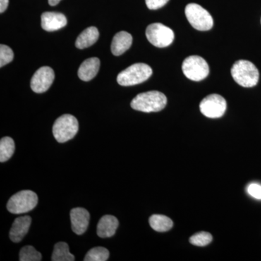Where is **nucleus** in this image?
I'll return each instance as SVG.
<instances>
[{
    "instance_id": "24",
    "label": "nucleus",
    "mask_w": 261,
    "mask_h": 261,
    "mask_svg": "<svg viewBox=\"0 0 261 261\" xmlns=\"http://www.w3.org/2000/svg\"><path fill=\"white\" fill-rule=\"evenodd\" d=\"M14 53L11 48L5 44L0 45V67L3 68L5 65L13 61Z\"/></svg>"
},
{
    "instance_id": "4",
    "label": "nucleus",
    "mask_w": 261,
    "mask_h": 261,
    "mask_svg": "<svg viewBox=\"0 0 261 261\" xmlns=\"http://www.w3.org/2000/svg\"><path fill=\"white\" fill-rule=\"evenodd\" d=\"M79 130V122L74 116L65 114L59 117L53 125V132L55 138L60 143L68 142L76 135Z\"/></svg>"
},
{
    "instance_id": "6",
    "label": "nucleus",
    "mask_w": 261,
    "mask_h": 261,
    "mask_svg": "<svg viewBox=\"0 0 261 261\" xmlns=\"http://www.w3.org/2000/svg\"><path fill=\"white\" fill-rule=\"evenodd\" d=\"M185 15L192 27L198 31H208L214 27V19L208 11L195 3L187 5Z\"/></svg>"
},
{
    "instance_id": "18",
    "label": "nucleus",
    "mask_w": 261,
    "mask_h": 261,
    "mask_svg": "<svg viewBox=\"0 0 261 261\" xmlns=\"http://www.w3.org/2000/svg\"><path fill=\"white\" fill-rule=\"evenodd\" d=\"M149 225L154 231L166 232L173 227L172 220L163 215H152L149 219Z\"/></svg>"
},
{
    "instance_id": "29",
    "label": "nucleus",
    "mask_w": 261,
    "mask_h": 261,
    "mask_svg": "<svg viewBox=\"0 0 261 261\" xmlns=\"http://www.w3.org/2000/svg\"><path fill=\"white\" fill-rule=\"evenodd\" d=\"M260 21H261V20H260Z\"/></svg>"
},
{
    "instance_id": "5",
    "label": "nucleus",
    "mask_w": 261,
    "mask_h": 261,
    "mask_svg": "<svg viewBox=\"0 0 261 261\" xmlns=\"http://www.w3.org/2000/svg\"><path fill=\"white\" fill-rule=\"evenodd\" d=\"M38 203V196L31 190H23L10 197L7 204L8 211L13 214H21L32 211Z\"/></svg>"
},
{
    "instance_id": "14",
    "label": "nucleus",
    "mask_w": 261,
    "mask_h": 261,
    "mask_svg": "<svg viewBox=\"0 0 261 261\" xmlns=\"http://www.w3.org/2000/svg\"><path fill=\"white\" fill-rule=\"evenodd\" d=\"M119 222L115 216L106 215L99 220L97 232L99 238H111L116 233Z\"/></svg>"
},
{
    "instance_id": "13",
    "label": "nucleus",
    "mask_w": 261,
    "mask_h": 261,
    "mask_svg": "<svg viewBox=\"0 0 261 261\" xmlns=\"http://www.w3.org/2000/svg\"><path fill=\"white\" fill-rule=\"evenodd\" d=\"M32 224V218L29 216L17 218L10 231V238L13 243H20L28 233Z\"/></svg>"
},
{
    "instance_id": "10",
    "label": "nucleus",
    "mask_w": 261,
    "mask_h": 261,
    "mask_svg": "<svg viewBox=\"0 0 261 261\" xmlns=\"http://www.w3.org/2000/svg\"><path fill=\"white\" fill-rule=\"evenodd\" d=\"M54 80V70L50 67H42L33 75L31 81V88L36 93H43L49 89Z\"/></svg>"
},
{
    "instance_id": "25",
    "label": "nucleus",
    "mask_w": 261,
    "mask_h": 261,
    "mask_svg": "<svg viewBox=\"0 0 261 261\" xmlns=\"http://www.w3.org/2000/svg\"><path fill=\"white\" fill-rule=\"evenodd\" d=\"M169 0H145L146 5L149 10H158L167 4Z\"/></svg>"
},
{
    "instance_id": "7",
    "label": "nucleus",
    "mask_w": 261,
    "mask_h": 261,
    "mask_svg": "<svg viewBox=\"0 0 261 261\" xmlns=\"http://www.w3.org/2000/svg\"><path fill=\"white\" fill-rule=\"evenodd\" d=\"M182 70L187 79L195 82L205 80L209 74L207 62L200 56L188 57L183 62Z\"/></svg>"
},
{
    "instance_id": "11",
    "label": "nucleus",
    "mask_w": 261,
    "mask_h": 261,
    "mask_svg": "<svg viewBox=\"0 0 261 261\" xmlns=\"http://www.w3.org/2000/svg\"><path fill=\"white\" fill-rule=\"evenodd\" d=\"M90 215L88 211L83 207H75L70 211V221L73 232L83 234L88 228Z\"/></svg>"
},
{
    "instance_id": "23",
    "label": "nucleus",
    "mask_w": 261,
    "mask_h": 261,
    "mask_svg": "<svg viewBox=\"0 0 261 261\" xmlns=\"http://www.w3.org/2000/svg\"><path fill=\"white\" fill-rule=\"evenodd\" d=\"M213 237L210 233L206 231L195 233L190 239V243L195 246L204 247L209 245L212 242Z\"/></svg>"
},
{
    "instance_id": "26",
    "label": "nucleus",
    "mask_w": 261,
    "mask_h": 261,
    "mask_svg": "<svg viewBox=\"0 0 261 261\" xmlns=\"http://www.w3.org/2000/svg\"><path fill=\"white\" fill-rule=\"evenodd\" d=\"M247 192L254 198L261 200V186L257 184H251L247 188Z\"/></svg>"
},
{
    "instance_id": "27",
    "label": "nucleus",
    "mask_w": 261,
    "mask_h": 261,
    "mask_svg": "<svg viewBox=\"0 0 261 261\" xmlns=\"http://www.w3.org/2000/svg\"><path fill=\"white\" fill-rule=\"evenodd\" d=\"M9 5V0H0V13H4Z\"/></svg>"
},
{
    "instance_id": "15",
    "label": "nucleus",
    "mask_w": 261,
    "mask_h": 261,
    "mask_svg": "<svg viewBox=\"0 0 261 261\" xmlns=\"http://www.w3.org/2000/svg\"><path fill=\"white\" fill-rule=\"evenodd\" d=\"M100 66L99 58H92L86 60L80 65L78 70V75L81 80L89 82L97 74Z\"/></svg>"
},
{
    "instance_id": "22",
    "label": "nucleus",
    "mask_w": 261,
    "mask_h": 261,
    "mask_svg": "<svg viewBox=\"0 0 261 261\" xmlns=\"http://www.w3.org/2000/svg\"><path fill=\"white\" fill-rule=\"evenodd\" d=\"M19 257L20 261H40L42 259L40 252L30 245L23 247L20 250Z\"/></svg>"
},
{
    "instance_id": "21",
    "label": "nucleus",
    "mask_w": 261,
    "mask_h": 261,
    "mask_svg": "<svg viewBox=\"0 0 261 261\" xmlns=\"http://www.w3.org/2000/svg\"><path fill=\"white\" fill-rule=\"evenodd\" d=\"M110 252L108 249L102 247H94L87 252L84 260L106 261L109 258Z\"/></svg>"
},
{
    "instance_id": "2",
    "label": "nucleus",
    "mask_w": 261,
    "mask_h": 261,
    "mask_svg": "<svg viewBox=\"0 0 261 261\" xmlns=\"http://www.w3.org/2000/svg\"><path fill=\"white\" fill-rule=\"evenodd\" d=\"M233 80L243 87H255L259 80V71L253 63L240 60L233 65L231 70Z\"/></svg>"
},
{
    "instance_id": "28",
    "label": "nucleus",
    "mask_w": 261,
    "mask_h": 261,
    "mask_svg": "<svg viewBox=\"0 0 261 261\" xmlns=\"http://www.w3.org/2000/svg\"><path fill=\"white\" fill-rule=\"evenodd\" d=\"M61 1V0H48V3H49V5H51V6H56V5H58Z\"/></svg>"
},
{
    "instance_id": "8",
    "label": "nucleus",
    "mask_w": 261,
    "mask_h": 261,
    "mask_svg": "<svg viewBox=\"0 0 261 261\" xmlns=\"http://www.w3.org/2000/svg\"><path fill=\"white\" fill-rule=\"evenodd\" d=\"M146 37L154 47L163 48L172 44L174 33L162 23H152L146 29Z\"/></svg>"
},
{
    "instance_id": "1",
    "label": "nucleus",
    "mask_w": 261,
    "mask_h": 261,
    "mask_svg": "<svg viewBox=\"0 0 261 261\" xmlns=\"http://www.w3.org/2000/svg\"><path fill=\"white\" fill-rule=\"evenodd\" d=\"M167 104V98L159 91H150L139 94L130 102V107L144 113L159 112Z\"/></svg>"
},
{
    "instance_id": "9",
    "label": "nucleus",
    "mask_w": 261,
    "mask_h": 261,
    "mask_svg": "<svg viewBox=\"0 0 261 261\" xmlns=\"http://www.w3.org/2000/svg\"><path fill=\"white\" fill-rule=\"evenodd\" d=\"M200 110V112L207 118H221L226 112V99L219 94H210L201 101Z\"/></svg>"
},
{
    "instance_id": "17",
    "label": "nucleus",
    "mask_w": 261,
    "mask_h": 261,
    "mask_svg": "<svg viewBox=\"0 0 261 261\" xmlns=\"http://www.w3.org/2000/svg\"><path fill=\"white\" fill-rule=\"evenodd\" d=\"M98 29L94 27H89L81 33L75 41V47L79 49H85L95 44L99 38Z\"/></svg>"
},
{
    "instance_id": "19",
    "label": "nucleus",
    "mask_w": 261,
    "mask_h": 261,
    "mask_svg": "<svg viewBox=\"0 0 261 261\" xmlns=\"http://www.w3.org/2000/svg\"><path fill=\"white\" fill-rule=\"evenodd\" d=\"M51 260L73 261L75 260V257L70 253L68 244L61 242L55 245Z\"/></svg>"
},
{
    "instance_id": "12",
    "label": "nucleus",
    "mask_w": 261,
    "mask_h": 261,
    "mask_svg": "<svg viewBox=\"0 0 261 261\" xmlns=\"http://www.w3.org/2000/svg\"><path fill=\"white\" fill-rule=\"evenodd\" d=\"M67 18L64 15L56 12H45L42 15V27L47 32L59 30L67 25Z\"/></svg>"
},
{
    "instance_id": "20",
    "label": "nucleus",
    "mask_w": 261,
    "mask_h": 261,
    "mask_svg": "<svg viewBox=\"0 0 261 261\" xmlns=\"http://www.w3.org/2000/svg\"><path fill=\"white\" fill-rule=\"evenodd\" d=\"M15 152V142L9 137H3L0 140V162L4 163L11 159Z\"/></svg>"
},
{
    "instance_id": "3",
    "label": "nucleus",
    "mask_w": 261,
    "mask_h": 261,
    "mask_svg": "<svg viewBox=\"0 0 261 261\" xmlns=\"http://www.w3.org/2000/svg\"><path fill=\"white\" fill-rule=\"evenodd\" d=\"M152 70L145 63H136L123 70L117 77V82L123 87L137 85L146 82L151 75Z\"/></svg>"
},
{
    "instance_id": "16",
    "label": "nucleus",
    "mask_w": 261,
    "mask_h": 261,
    "mask_svg": "<svg viewBox=\"0 0 261 261\" xmlns=\"http://www.w3.org/2000/svg\"><path fill=\"white\" fill-rule=\"evenodd\" d=\"M132 36L126 32L117 33L113 37L111 51L114 56H119L128 50L132 44Z\"/></svg>"
}]
</instances>
